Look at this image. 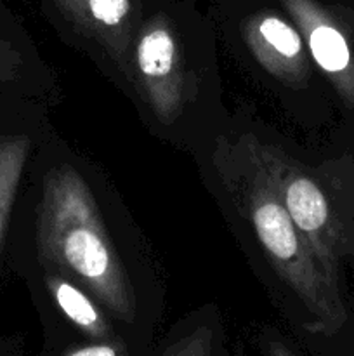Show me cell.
I'll use <instances>...</instances> for the list:
<instances>
[{
  "label": "cell",
  "instance_id": "obj_10",
  "mask_svg": "<svg viewBox=\"0 0 354 356\" xmlns=\"http://www.w3.org/2000/svg\"><path fill=\"white\" fill-rule=\"evenodd\" d=\"M163 356H214L210 330L201 327L174 343Z\"/></svg>",
  "mask_w": 354,
  "mask_h": 356
},
{
  "label": "cell",
  "instance_id": "obj_4",
  "mask_svg": "<svg viewBox=\"0 0 354 356\" xmlns=\"http://www.w3.org/2000/svg\"><path fill=\"white\" fill-rule=\"evenodd\" d=\"M176 17L169 6H151L130 52L139 90L160 122L176 120L184 103V66Z\"/></svg>",
  "mask_w": 354,
  "mask_h": 356
},
{
  "label": "cell",
  "instance_id": "obj_13",
  "mask_svg": "<svg viewBox=\"0 0 354 356\" xmlns=\"http://www.w3.org/2000/svg\"><path fill=\"white\" fill-rule=\"evenodd\" d=\"M267 351H269V356H297L292 350H288L285 344L278 343V341H269L267 344Z\"/></svg>",
  "mask_w": 354,
  "mask_h": 356
},
{
  "label": "cell",
  "instance_id": "obj_7",
  "mask_svg": "<svg viewBox=\"0 0 354 356\" xmlns=\"http://www.w3.org/2000/svg\"><path fill=\"white\" fill-rule=\"evenodd\" d=\"M242 31L252 56L266 72L295 89L305 86L311 73L309 52L290 17L262 7L245 16Z\"/></svg>",
  "mask_w": 354,
  "mask_h": 356
},
{
  "label": "cell",
  "instance_id": "obj_9",
  "mask_svg": "<svg viewBox=\"0 0 354 356\" xmlns=\"http://www.w3.org/2000/svg\"><path fill=\"white\" fill-rule=\"evenodd\" d=\"M30 149V139L24 136L0 139V250Z\"/></svg>",
  "mask_w": 354,
  "mask_h": 356
},
{
  "label": "cell",
  "instance_id": "obj_3",
  "mask_svg": "<svg viewBox=\"0 0 354 356\" xmlns=\"http://www.w3.org/2000/svg\"><path fill=\"white\" fill-rule=\"evenodd\" d=\"M246 148L266 172L292 221L307 242L325 280L339 291V263L347 252V238L325 191L283 153L255 141H250Z\"/></svg>",
  "mask_w": 354,
  "mask_h": 356
},
{
  "label": "cell",
  "instance_id": "obj_11",
  "mask_svg": "<svg viewBox=\"0 0 354 356\" xmlns=\"http://www.w3.org/2000/svg\"><path fill=\"white\" fill-rule=\"evenodd\" d=\"M62 356H121V346L115 343H96L68 350Z\"/></svg>",
  "mask_w": 354,
  "mask_h": 356
},
{
  "label": "cell",
  "instance_id": "obj_12",
  "mask_svg": "<svg viewBox=\"0 0 354 356\" xmlns=\"http://www.w3.org/2000/svg\"><path fill=\"white\" fill-rule=\"evenodd\" d=\"M17 65H19V58L16 56V52L9 47V44L0 40V82L9 80L14 75Z\"/></svg>",
  "mask_w": 354,
  "mask_h": 356
},
{
  "label": "cell",
  "instance_id": "obj_5",
  "mask_svg": "<svg viewBox=\"0 0 354 356\" xmlns=\"http://www.w3.org/2000/svg\"><path fill=\"white\" fill-rule=\"evenodd\" d=\"M283 13L298 28L307 52L354 110V9L328 0H280Z\"/></svg>",
  "mask_w": 354,
  "mask_h": 356
},
{
  "label": "cell",
  "instance_id": "obj_8",
  "mask_svg": "<svg viewBox=\"0 0 354 356\" xmlns=\"http://www.w3.org/2000/svg\"><path fill=\"white\" fill-rule=\"evenodd\" d=\"M49 294L54 299L59 312L75 327L94 337V339H111V325L104 318L99 306L90 299V294L78 284L61 273H51L45 277Z\"/></svg>",
  "mask_w": 354,
  "mask_h": 356
},
{
  "label": "cell",
  "instance_id": "obj_1",
  "mask_svg": "<svg viewBox=\"0 0 354 356\" xmlns=\"http://www.w3.org/2000/svg\"><path fill=\"white\" fill-rule=\"evenodd\" d=\"M37 242L42 259L58 273L85 289L115 316L134 320L127 271L89 186L71 167H59L45 179Z\"/></svg>",
  "mask_w": 354,
  "mask_h": 356
},
{
  "label": "cell",
  "instance_id": "obj_6",
  "mask_svg": "<svg viewBox=\"0 0 354 356\" xmlns=\"http://www.w3.org/2000/svg\"><path fill=\"white\" fill-rule=\"evenodd\" d=\"M76 35L92 40L130 75L135 33L148 13V0H44Z\"/></svg>",
  "mask_w": 354,
  "mask_h": 356
},
{
  "label": "cell",
  "instance_id": "obj_2",
  "mask_svg": "<svg viewBox=\"0 0 354 356\" xmlns=\"http://www.w3.org/2000/svg\"><path fill=\"white\" fill-rule=\"evenodd\" d=\"M246 155L248 167L242 198L250 226L276 273L312 316L309 329L332 336L347 320L340 292L325 280L314 254L248 148Z\"/></svg>",
  "mask_w": 354,
  "mask_h": 356
}]
</instances>
